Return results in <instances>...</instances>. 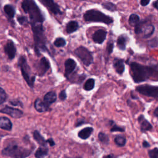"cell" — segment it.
I'll return each mask as SVG.
<instances>
[{
	"instance_id": "6da1fadb",
	"label": "cell",
	"mask_w": 158,
	"mask_h": 158,
	"mask_svg": "<svg viewBox=\"0 0 158 158\" xmlns=\"http://www.w3.org/2000/svg\"><path fill=\"white\" fill-rule=\"evenodd\" d=\"M21 7L28 15L33 35L35 52L36 55L40 56L41 52L48 51L46 46L47 38L43 27L45 16L34 0H23Z\"/></svg>"
},
{
	"instance_id": "7a4b0ae2",
	"label": "cell",
	"mask_w": 158,
	"mask_h": 158,
	"mask_svg": "<svg viewBox=\"0 0 158 158\" xmlns=\"http://www.w3.org/2000/svg\"><path fill=\"white\" fill-rule=\"evenodd\" d=\"M130 68L133 79L136 83L147 80L154 73L153 68L142 65L137 63H132L130 64Z\"/></svg>"
},
{
	"instance_id": "3957f363",
	"label": "cell",
	"mask_w": 158,
	"mask_h": 158,
	"mask_svg": "<svg viewBox=\"0 0 158 158\" xmlns=\"http://www.w3.org/2000/svg\"><path fill=\"white\" fill-rule=\"evenodd\" d=\"M32 153V150L17 144H10L2 150V154L11 158H26Z\"/></svg>"
},
{
	"instance_id": "277c9868",
	"label": "cell",
	"mask_w": 158,
	"mask_h": 158,
	"mask_svg": "<svg viewBox=\"0 0 158 158\" xmlns=\"http://www.w3.org/2000/svg\"><path fill=\"white\" fill-rule=\"evenodd\" d=\"M84 21L90 22H101L106 24H111L113 22L112 18L107 16L97 9H90L83 14Z\"/></svg>"
},
{
	"instance_id": "5b68a950",
	"label": "cell",
	"mask_w": 158,
	"mask_h": 158,
	"mask_svg": "<svg viewBox=\"0 0 158 158\" xmlns=\"http://www.w3.org/2000/svg\"><path fill=\"white\" fill-rule=\"evenodd\" d=\"M18 65L20 68L24 80L26 81L27 83L30 88H33L35 76L33 75L31 69H30L29 65L27 62L26 58L23 56H21L19 58V60H18Z\"/></svg>"
},
{
	"instance_id": "8992f818",
	"label": "cell",
	"mask_w": 158,
	"mask_h": 158,
	"mask_svg": "<svg viewBox=\"0 0 158 158\" xmlns=\"http://www.w3.org/2000/svg\"><path fill=\"white\" fill-rule=\"evenodd\" d=\"M74 54L75 56L80 59L85 66H89L93 63V58L92 53L85 47L80 46L77 48L74 51Z\"/></svg>"
},
{
	"instance_id": "52a82bcc",
	"label": "cell",
	"mask_w": 158,
	"mask_h": 158,
	"mask_svg": "<svg viewBox=\"0 0 158 158\" xmlns=\"http://www.w3.org/2000/svg\"><path fill=\"white\" fill-rule=\"evenodd\" d=\"M136 89L137 92L144 96L154 97V98L158 97V87L157 86L144 85L138 87Z\"/></svg>"
},
{
	"instance_id": "ba28073f",
	"label": "cell",
	"mask_w": 158,
	"mask_h": 158,
	"mask_svg": "<svg viewBox=\"0 0 158 158\" xmlns=\"http://www.w3.org/2000/svg\"><path fill=\"white\" fill-rule=\"evenodd\" d=\"M39 2L46 8L51 13L54 15H62L63 12L59 6L54 0H38Z\"/></svg>"
},
{
	"instance_id": "9c48e42d",
	"label": "cell",
	"mask_w": 158,
	"mask_h": 158,
	"mask_svg": "<svg viewBox=\"0 0 158 158\" xmlns=\"http://www.w3.org/2000/svg\"><path fill=\"white\" fill-rule=\"evenodd\" d=\"M50 67L51 65L49 60L45 57L42 58L35 66V69L36 72H37L38 75L43 76L46 72L50 69Z\"/></svg>"
},
{
	"instance_id": "30bf717a",
	"label": "cell",
	"mask_w": 158,
	"mask_h": 158,
	"mask_svg": "<svg viewBox=\"0 0 158 158\" xmlns=\"http://www.w3.org/2000/svg\"><path fill=\"white\" fill-rule=\"evenodd\" d=\"M0 112L8 114L14 119L21 118L22 117L23 114V112L21 111L20 109L9 107L8 106H6L4 108L0 109Z\"/></svg>"
},
{
	"instance_id": "8fae6325",
	"label": "cell",
	"mask_w": 158,
	"mask_h": 158,
	"mask_svg": "<svg viewBox=\"0 0 158 158\" xmlns=\"http://www.w3.org/2000/svg\"><path fill=\"white\" fill-rule=\"evenodd\" d=\"M4 51L5 54H6L7 56L8 57L9 59L13 60L14 59L17 50L13 41H12L11 40H8L7 43H6L4 46Z\"/></svg>"
},
{
	"instance_id": "7c38bea8",
	"label": "cell",
	"mask_w": 158,
	"mask_h": 158,
	"mask_svg": "<svg viewBox=\"0 0 158 158\" xmlns=\"http://www.w3.org/2000/svg\"><path fill=\"white\" fill-rule=\"evenodd\" d=\"M107 32L105 30L100 29L96 30L92 36L93 41L96 43L102 44L106 38Z\"/></svg>"
},
{
	"instance_id": "4fadbf2b",
	"label": "cell",
	"mask_w": 158,
	"mask_h": 158,
	"mask_svg": "<svg viewBox=\"0 0 158 158\" xmlns=\"http://www.w3.org/2000/svg\"><path fill=\"white\" fill-rule=\"evenodd\" d=\"M65 75L66 78L70 76L77 67V63L74 59L69 58L65 62Z\"/></svg>"
},
{
	"instance_id": "5bb4252c",
	"label": "cell",
	"mask_w": 158,
	"mask_h": 158,
	"mask_svg": "<svg viewBox=\"0 0 158 158\" xmlns=\"http://www.w3.org/2000/svg\"><path fill=\"white\" fill-rule=\"evenodd\" d=\"M4 12L5 14L8 18V20L9 21H11L14 24V22H13V19L16 15V10L13 5L11 4H6L4 6Z\"/></svg>"
},
{
	"instance_id": "9a60e30c",
	"label": "cell",
	"mask_w": 158,
	"mask_h": 158,
	"mask_svg": "<svg viewBox=\"0 0 158 158\" xmlns=\"http://www.w3.org/2000/svg\"><path fill=\"white\" fill-rule=\"evenodd\" d=\"M35 108L36 111L39 112H43L48 111L50 106L45 101H42L41 100L38 98L36 99L34 103Z\"/></svg>"
},
{
	"instance_id": "2e32d148",
	"label": "cell",
	"mask_w": 158,
	"mask_h": 158,
	"mask_svg": "<svg viewBox=\"0 0 158 158\" xmlns=\"http://www.w3.org/2000/svg\"><path fill=\"white\" fill-rule=\"evenodd\" d=\"M0 128L7 131H11L13 128V124L8 117H0Z\"/></svg>"
},
{
	"instance_id": "e0dca14e",
	"label": "cell",
	"mask_w": 158,
	"mask_h": 158,
	"mask_svg": "<svg viewBox=\"0 0 158 158\" xmlns=\"http://www.w3.org/2000/svg\"><path fill=\"white\" fill-rule=\"evenodd\" d=\"M78 28V23L75 21H71L66 24L65 31L68 34H71L77 31Z\"/></svg>"
},
{
	"instance_id": "ac0fdd59",
	"label": "cell",
	"mask_w": 158,
	"mask_h": 158,
	"mask_svg": "<svg viewBox=\"0 0 158 158\" xmlns=\"http://www.w3.org/2000/svg\"><path fill=\"white\" fill-rule=\"evenodd\" d=\"M138 122L140 124L141 129L142 131H148L152 129V126L148 121L145 119L143 115H141L138 119Z\"/></svg>"
},
{
	"instance_id": "d6986e66",
	"label": "cell",
	"mask_w": 158,
	"mask_h": 158,
	"mask_svg": "<svg viewBox=\"0 0 158 158\" xmlns=\"http://www.w3.org/2000/svg\"><path fill=\"white\" fill-rule=\"evenodd\" d=\"M33 136L35 140L37 142L41 147H46L47 142L46 140L42 136L38 130H35L33 132Z\"/></svg>"
},
{
	"instance_id": "ffe728a7",
	"label": "cell",
	"mask_w": 158,
	"mask_h": 158,
	"mask_svg": "<svg viewBox=\"0 0 158 158\" xmlns=\"http://www.w3.org/2000/svg\"><path fill=\"white\" fill-rule=\"evenodd\" d=\"M114 67L119 74H122L125 69L123 60L115 59L114 61Z\"/></svg>"
},
{
	"instance_id": "44dd1931",
	"label": "cell",
	"mask_w": 158,
	"mask_h": 158,
	"mask_svg": "<svg viewBox=\"0 0 158 158\" xmlns=\"http://www.w3.org/2000/svg\"><path fill=\"white\" fill-rule=\"evenodd\" d=\"M93 129L92 127H86L82 130H81L78 133V136L79 138L83 139H86L90 137L91 134L93 133Z\"/></svg>"
},
{
	"instance_id": "7402d4cb",
	"label": "cell",
	"mask_w": 158,
	"mask_h": 158,
	"mask_svg": "<svg viewBox=\"0 0 158 158\" xmlns=\"http://www.w3.org/2000/svg\"><path fill=\"white\" fill-rule=\"evenodd\" d=\"M57 96L56 94L54 92H50L47 93L44 96V101L47 103L48 105H51L52 103L56 101Z\"/></svg>"
},
{
	"instance_id": "603a6c76",
	"label": "cell",
	"mask_w": 158,
	"mask_h": 158,
	"mask_svg": "<svg viewBox=\"0 0 158 158\" xmlns=\"http://www.w3.org/2000/svg\"><path fill=\"white\" fill-rule=\"evenodd\" d=\"M48 154V148L46 147H41L37 149L35 153L36 158H43Z\"/></svg>"
},
{
	"instance_id": "cb8c5ba5",
	"label": "cell",
	"mask_w": 158,
	"mask_h": 158,
	"mask_svg": "<svg viewBox=\"0 0 158 158\" xmlns=\"http://www.w3.org/2000/svg\"><path fill=\"white\" fill-rule=\"evenodd\" d=\"M142 32H143V38H147L153 34L154 32V27L153 25H148L143 28Z\"/></svg>"
},
{
	"instance_id": "d4e9b609",
	"label": "cell",
	"mask_w": 158,
	"mask_h": 158,
	"mask_svg": "<svg viewBox=\"0 0 158 158\" xmlns=\"http://www.w3.org/2000/svg\"><path fill=\"white\" fill-rule=\"evenodd\" d=\"M126 42H127V38L124 35H120L119 36L117 41V44L118 48L120 50H125L126 47Z\"/></svg>"
},
{
	"instance_id": "484cf974",
	"label": "cell",
	"mask_w": 158,
	"mask_h": 158,
	"mask_svg": "<svg viewBox=\"0 0 158 158\" xmlns=\"http://www.w3.org/2000/svg\"><path fill=\"white\" fill-rule=\"evenodd\" d=\"M95 81L93 78H89L84 85V89L87 91H90L94 88Z\"/></svg>"
},
{
	"instance_id": "4316f807",
	"label": "cell",
	"mask_w": 158,
	"mask_h": 158,
	"mask_svg": "<svg viewBox=\"0 0 158 158\" xmlns=\"http://www.w3.org/2000/svg\"><path fill=\"white\" fill-rule=\"evenodd\" d=\"M139 17L138 15L135 14L130 15L129 19V22L130 23V25H131L132 26L135 27L139 23Z\"/></svg>"
},
{
	"instance_id": "83f0119b",
	"label": "cell",
	"mask_w": 158,
	"mask_h": 158,
	"mask_svg": "<svg viewBox=\"0 0 158 158\" xmlns=\"http://www.w3.org/2000/svg\"><path fill=\"white\" fill-rule=\"evenodd\" d=\"M67 42L64 38L62 37H58L55 39L54 41V45L57 48L64 47L66 45Z\"/></svg>"
},
{
	"instance_id": "f1b7e54d",
	"label": "cell",
	"mask_w": 158,
	"mask_h": 158,
	"mask_svg": "<svg viewBox=\"0 0 158 158\" xmlns=\"http://www.w3.org/2000/svg\"><path fill=\"white\" fill-rule=\"evenodd\" d=\"M114 142L119 147H124L126 143V139L124 137L118 135L115 138Z\"/></svg>"
},
{
	"instance_id": "f546056e",
	"label": "cell",
	"mask_w": 158,
	"mask_h": 158,
	"mask_svg": "<svg viewBox=\"0 0 158 158\" xmlns=\"http://www.w3.org/2000/svg\"><path fill=\"white\" fill-rule=\"evenodd\" d=\"M102 6L105 9L110 11H116V6L111 2H105L102 4Z\"/></svg>"
},
{
	"instance_id": "4dcf8cb0",
	"label": "cell",
	"mask_w": 158,
	"mask_h": 158,
	"mask_svg": "<svg viewBox=\"0 0 158 158\" xmlns=\"http://www.w3.org/2000/svg\"><path fill=\"white\" fill-rule=\"evenodd\" d=\"M17 22L21 26H26L27 25L28 23H30L28 18L26 16H19L17 17Z\"/></svg>"
},
{
	"instance_id": "1f68e13d",
	"label": "cell",
	"mask_w": 158,
	"mask_h": 158,
	"mask_svg": "<svg viewBox=\"0 0 158 158\" xmlns=\"http://www.w3.org/2000/svg\"><path fill=\"white\" fill-rule=\"evenodd\" d=\"M98 138L100 140V142H102V143H104L105 144H107L109 143V138L108 136L104 133L100 132L98 134Z\"/></svg>"
},
{
	"instance_id": "d6a6232c",
	"label": "cell",
	"mask_w": 158,
	"mask_h": 158,
	"mask_svg": "<svg viewBox=\"0 0 158 158\" xmlns=\"http://www.w3.org/2000/svg\"><path fill=\"white\" fill-rule=\"evenodd\" d=\"M7 94L5 92V91L0 87V105L3 104V102H5V101L7 99Z\"/></svg>"
},
{
	"instance_id": "836d02e7",
	"label": "cell",
	"mask_w": 158,
	"mask_h": 158,
	"mask_svg": "<svg viewBox=\"0 0 158 158\" xmlns=\"http://www.w3.org/2000/svg\"><path fill=\"white\" fill-rule=\"evenodd\" d=\"M150 158H158V148H154L148 152Z\"/></svg>"
},
{
	"instance_id": "e575fe53",
	"label": "cell",
	"mask_w": 158,
	"mask_h": 158,
	"mask_svg": "<svg viewBox=\"0 0 158 158\" xmlns=\"http://www.w3.org/2000/svg\"><path fill=\"white\" fill-rule=\"evenodd\" d=\"M148 45L151 48H155L157 46H158V38H154L153 39H152L151 40L149 41Z\"/></svg>"
},
{
	"instance_id": "d590c367",
	"label": "cell",
	"mask_w": 158,
	"mask_h": 158,
	"mask_svg": "<svg viewBox=\"0 0 158 158\" xmlns=\"http://www.w3.org/2000/svg\"><path fill=\"white\" fill-rule=\"evenodd\" d=\"M114 49V43H112V41H109V43H107V48H106V50H107V53L108 54H110L112 53V51Z\"/></svg>"
},
{
	"instance_id": "8d00e7d4",
	"label": "cell",
	"mask_w": 158,
	"mask_h": 158,
	"mask_svg": "<svg viewBox=\"0 0 158 158\" xmlns=\"http://www.w3.org/2000/svg\"><path fill=\"white\" fill-rule=\"evenodd\" d=\"M10 104L12 105L13 106H20V107H23V104L21 102V101L17 100H11L9 101Z\"/></svg>"
},
{
	"instance_id": "74e56055",
	"label": "cell",
	"mask_w": 158,
	"mask_h": 158,
	"mask_svg": "<svg viewBox=\"0 0 158 158\" xmlns=\"http://www.w3.org/2000/svg\"><path fill=\"white\" fill-rule=\"evenodd\" d=\"M59 98L60 100H62V101H64L67 98V95H66L65 90H63L60 92V93L59 95Z\"/></svg>"
},
{
	"instance_id": "f35d334b",
	"label": "cell",
	"mask_w": 158,
	"mask_h": 158,
	"mask_svg": "<svg viewBox=\"0 0 158 158\" xmlns=\"http://www.w3.org/2000/svg\"><path fill=\"white\" fill-rule=\"evenodd\" d=\"M124 131V129L123 128H122V127H117L116 125L113 126L112 128L111 129V132H122Z\"/></svg>"
},
{
	"instance_id": "ab89813d",
	"label": "cell",
	"mask_w": 158,
	"mask_h": 158,
	"mask_svg": "<svg viewBox=\"0 0 158 158\" xmlns=\"http://www.w3.org/2000/svg\"><path fill=\"white\" fill-rule=\"evenodd\" d=\"M46 142H47V143L49 144L51 146V147H53V146L55 145V142H54L53 139H52V138L48 139L46 140Z\"/></svg>"
},
{
	"instance_id": "60d3db41",
	"label": "cell",
	"mask_w": 158,
	"mask_h": 158,
	"mask_svg": "<svg viewBox=\"0 0 158 158\" xmlns=\"http://www.w3.org/2000/svg\"><path fill=\"white\" fill-rule=\"evenodd\" d=\"M150 1V0H141L140 3L143 6H147Z\"/></svg>"
},
{
	"instance_id": "b9f144b4",
	"label": "cell",
	"mask_w": 158,
	"mask_h": 158,
	"mask_svg": "<svg viewBox=\"0 0 158 158\" xmlns=\"http://www.w3.org/2000/svg\"><path fill=\"white\" fill-rule=\"evenodd\" d=\"M85 122L83 120H77V125H76V127H79L80 125H81L82 124H83Z\"/></svg>"
},
{
	"instance_id": "7bdbcfd3",
	"label": "cell",
	"mask_w": 158,
	"mask_h": 158,
	"mask_svg": "<svg viewBox=\"0 0 158 158\" xmlns=\"http://www.w3.org/2000/svg\"><path fill=\"white\" fill-rule=\"evenodd\" d=\"M143 147L144 148H148L149 147V144L148 142H147V141H144L143 142Z\"/></svg>"
},
{
	"instance_id": "ee69618b",
	"label": "cell",
	"mask_w": 158,
	"mask_h": 158,
	"mask_svg": "<svg viewBox=\"0 0 158 158\" xmlns=\"http://www.w3.org/2000/svg\"><path fill=\"white\" fill-rule=\"evenodd\" d=\"M154 115H156V117H158V107H157L154 110Z\"/></svg>"
},
{
	"instance_id": "f6af8a7d",
	"label": "cell",
	"mask_w": 158,
	"mask_h": 158,
	"mask_svg": "<svg viewBox=\"0 0 158 158\" xmlns=\"http://www.w3.org/2000/svg\"><path fill=\"white\" fill-rule=\"evenodd\" d=\"M105 158H115L112 155H107L105 157Z\"/></svg>"
},
{
	"instance_id": "bcb514c9",
	"label": "cell",
	"mask_w": 158,
	"mask_h": 158,
	"mask_svg": "<svg viewBox=\"0 0 158 158\" xmlns=\"http://www.w3.org/2000/svg\"><path fill=\"white\" fill-rule=\"evenodd\" d=\"M153 6H154L156 8H157V9H158V4H157V3H154L153 4Z\"/></svg>"
},
{
	"instance_id": "7dc6e473",
	"label": "cell",
	"mask_w": 158,
	"mask_h": 158,
	"mask_svg": "<svg viewBox=\"0 0 158 158\" xmlns=\"http://www.w3.org/2000/svg\"><path fill=\"white\" fill-rule=\"evenodd\" d=\"M68 158H81L80 157H68Z\"/></svg>"
},
{
	"instance_id": "c3c4849f",
	"label": "cell",
	"mask_w": 158,
	"mask_h": 158,
	"mask_svg": "<svg viewBox=\"0 0 158 158\" xmlns=\"http://www.w3.org/2000/svg\"><path fill=\"white\" fill-rule=\"evenodd\" d=\"M81 1H87V0H81Z\"/></svg>"
},
{
	"instance_id": "681fc988",
	"label": "cell",
	"mask_w": 158,
	"mask_h": 158,
	"mask_svg": "<svg viewBox=\"0 0 158 158\" xmlns=\"http://www.w3.org/2000/svg\"><path fill=\"white\" fill-rule=\"evenodd\" d=\"M157 3H158V0H157Z\"/></svg>"
}]
</instances>
